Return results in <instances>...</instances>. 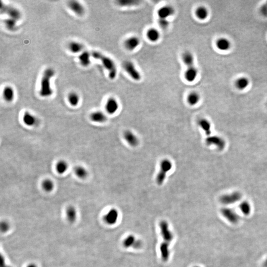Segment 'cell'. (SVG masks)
<instances>
[{"label":"cell","instance_id":"obj_1","mask_svg":"<svg viewBox=\"0 0 267 267\" xmlns=\"http://www.w3.org/2000/svg\"><path fill=\"white\" fill-rule=\"evenodd\" d=\"M55 74V70L51 68H47L43 72L39 90V95L43 98L50 97L53 94V90L51 85V80Z\"/></svg>","mask_w":267,"mask_h":267},{"label":"cell","instance_id":"obj_2","mask_svg":"<svg viewBox=\"0 0 267 267\" xmlns=\"http://www.w3.org/2000/svg\"><path fill=\"white\" fill-rule=\"evenodd\" d=\"M92 57L95 59L101 61L105 68L109 72V77L110 79H115L117 73V70L116 65L113 59L107 57L101 53L97 51H93L91 53Z\"/></svg>","mask_w":267,"mask_h":267},{"label":"cell","instance_id":"obj_3","mask_svg":"<svg viewBox=\"0 0 267 267\" xmlns=\"http://www.w3.org/2000/svg\"><path fill=\"white\" fill-rule=\"evenodd\" d=\"M0 11L2 14L4 13L7 15L9 18L14 19L17 21L19 20L21 17V14L19 9L13 6L6 5L2 1H1Z\"/></svg>","mask_w":267,"mask_h":267},{"label":"cell","instance_id":"obj_4","mask_svg":"<svg viewBox=\"0 0 267 267\" xmlns=\"http://www.w3.org/2000/svg\"><path fill=\"white\" fill-rule=\"evenodd\" d=\"M172 166V163L170 160L164 159L162 161L160 164V171L156 177L157 184L161 185L163 183L167 173L171 170Z\"/></svg>","mask_w":267,"mask_h":267},{"label":"cell","instance_id":"obj_5","mask_svg":"<svg viewBox=\"0 0 267 267\" xmlns=\"http://www.w3.org/2000/svg\"><path fill=\"white\" fill-rule=\"evenodd\" d=\"M123 68L126 72L129 74L134 81H138L141 79L140 73L137 70L134 64L130 61H126L124 63Z\"/></svg>","mask_w":267,"mask_h":267},{"label":"cell","instance_id":"obj_6","mask_svg":"<svg viewBox=\"0 0 267 267\" xmlns=\"http://www.w3.org/2000/svg\"><path fill=\"white\" fill-rule=\"evenodd\" d=\"M242 198V194L238 192H233L230 194L222 195L220 197V201L223 204H232L240 201Z\"/></svg>","mask_w":267,"mask_h":267},{"label":"cell","instance_id":"obj_7","mask_svg":"<svg viewBox=\"0 0 267 267\" xmlns=\"http://www.w3.org/2000/svg\"><path fill=\"white\" fill-rule=\"evenodd\" d=\"M222 215L224 217L233 224H236L240 221V217L238 214L232 209L228 207H224L221 209Z\"/></svg>","mask_w":267,"mask_h":267},{"label":"cell","instance_id":"obj_8","mask_svg":"<svg viewBox=\"0 0 267 267\" xmlns=\"http://www.w3.org/2000/svg\"><path fill=\"white\" fill-rule=\"evenodd\" d=\"M161 234L164 242L169 243L173 239V235L169 228V225L165 221H162L160 223Z\"/></svg>","mask_w":267,"mask_h":267},{"label":"cell","instance_id":"obj_9","mask_svg":"<svg viewBox=\"0 0 267 267\" xmlns=\"http://www.w3.org/2000/svg\"><path fill=\"white\" fill-rule=\"evenodd\" d=\"M206 144L208 146L214 145L220 150H222L226 146L225 140L219 136H209L205 140Z\"/></svg>","mask_w":267,"mask_h":267},{"label":"cell","instance_id":"obj_10","mask_svg":"<svg viewBox=\"0 0 267 267\" xmlns=\"http://www.w3.org/2000/svg\"><path fill=\"white\" fill-rule=\"evenodd\" d=\"M67 6L71 11L78 16H82L85 13V8L82 4L78 1H69L67 3Z\"/></svg>","mask_w":267,"mask_h":267},{"label":"cell","instance_id":"obj_11","mask_svg":"<svg viewBox=\"0 0 267 267\" xmlns=\"http://www.w3.org/2000/svg\"><path fill=\"white\" fill-rule=\"evenodd\" d=\"M175 13V9L170 6H165L160 7L157 11L159 19H167Z\"/></svg>","mask_w":267,"mask_h":267},{"label":"cell","instance_id":"obj_12","mask_svg":"<svg viewBox=\"0 0 267 267\" xmlns=\"http://www.w3.org/2000/svg\"><path fill=\"white\" fill-rule=\"evenodd\" d=\"M105 110L109 114H113L116 113L119 109V104L117 100L113 98H110L105 104Z\"/></svg>","mask_w":267,"mask_h":267},{"label":"cell","instance_id":"obj_13","mask_svg":"<svg viewBox=\"0 0 267 267\" xmlns=\"http://www.w3.org/2000/svg\"><path fill=\"white\" fill-rule=\"evenodd\" d=\"M140 44V40L136 36L128 38L124 42V46L127 50L132 51L135 50Z\"/></svg>","mask_w":267,"mask_h":267},{"label":"cell","instance_id":"obj_14","mask_svg":"<svg viewBox=\"0 0 267 267\" xmlns=\"http://www.w3.org/2000/svg\"><path fill=\"white\" fill-rule=\"evenodd\" d=\"M118 218V212L115 209H111L105 216L104 220L105 222L109 225L115 224L117 221Z\"/></svg>","mask_w":267,"mask_h":267},{"label":"cell","instance_id":"obj_15","mask_svg":"<svg viewBox=\"0 0 267 267\" xmlns=\"http://www.w3.org/2000/svg\"><path fill=\"white\" fill-rule=\"evenodd\" d=\"M198 70L194 66L187 67L184 73V79L188 82H194L198 75Z\"/></svg>","mask_w":267,"mask_h":267},{"label":"cell","instance_id":"obj_16","mask_svg":"<svg viewBox=\"0 0 267 267\" xmlns=\"http://www.w3.org/2000/svg\"><path fill=\"white\" fill-rule=\"evenodd\" d=\"M22 120L24 124L28 127L34 126L38 123V119L36 117L28 111L24 113Z\"/></svg>","mask_w":267,"mask_h":267},{"label":"cell","instance_id":"obj_17","mask_svg":"<svg viewBox=\"0 0 267 267\" xmlns=\"http://www.w3.org/2000/svg\"><path fill=\"white\" fill-rule=\"evenodd\" d=\"M92 57L91 53L88 51H84L80 53L78 56V60L80 64L83 67H88L91 64V57Z\"/></svg>","mask_w":267,"mask_h":267},{"label":"cell","instance_id":"obj_18","mask_svg":"<svg viewBox=\"0 0 267 267\" xmlns=\"http://www.w3.org/2000/svg\"><path fill=\"white\" fill-rule=\"evenodd\" d=\"M90 117L92 121L97 123H102L107 120V117L105 114L101 111H97L92 113Z\"/></svg>","mask_w":267,"mask_h":267},{"label":"cell","instance_id":"obj_19","mask_svg":"<svg viewBox=\"0 0 267 267\" xmlns=\"http://www.w3.org/2000/svg\"><path fill=\"white\" fill-rule=\"evenodd\" d=\"M217 48L221 51H227L230 49L231 43L228 39L225 38H221L216 42Z\"/></svg>","mask_w":267,"mask_h":267},{"label":"cell","instance_id":"obj_20","mask_svg":"<svg viewBox=\"0 0 267 267\" xmlns=\"http://www.w3.org/2000/svg\"><path fill=\"white\" fill-rule=\"evenodd\" d=\"M3 97L5 101L8 103L13 101L15 98V91L13 89L9 86H7L3 91Z\"/></svg>","mask_w":267,"mask_h":267},{"label":"cell","instance_id":"obj_21","mask_svg":"<svg viewBox=\"0 0 267 267\" xmlns=\"http://www.w3.org/2000/svg\"><path fill=\"white\" fill-rule=\"evenodd\" d=\"M124 137L127 142L132 146H136L138 144V140L136 136L130 131H126Z\"/></svg>","mask_w":267,"mask_h":267},{"label":"cell","instance_id":"obj_22","mask_svg":"<svg viewBox=\"0 0 267 267\" xmlns=\"http://www.w3.org/2000/svg\"><path fill=\"white\" fill-rule=\"evenodd\" d=\"M68 49L71 53H81L83 52L84 47L81 43L76 41H72L69 43Z\"/></svg>","mask_w":267,"mask_h":267},{"label":"cell","instance_id":"obj_23","mask_svg":"<svg viewBox=\"0 0 267 267\" xmlns=\"http://www.w3.org/2000/svg\"><path fill=\"white\" fill-rule=\"evenodd\" d=\"M182 61L187 67L194 66V55L190 52H186L182 54Z\"/></svg>","mask_w":267,"mask_h":267},{"label":"cell","instance_id":"obj_24","mask_svg":"<svg viewBox=\"0 0 267 267\" xmlns=\"http://www.w3.org/2000/svg\"><path fill=\"white\" fill-rule=\"evenodd\" d=\"M69 168L67 162L64 160H61L57 162L55 165V170L59 175H63L67 172Z\"/></svg>","mask_w":267,"mask_h":267},{"label":"cell","instance_id":"obj_25","mask_svg":"<svg viewBox=\"0 0 267 267\" xmlns=\"http://www.w3.org/2000/svg\"><path fill=\"white\" fill-rule=\"evenodd\" d=\"M198 124L203 130L204 131L205 133L207 136H209L211 134V124L208 120H207L206 119H205V118H201L200 120H198Z\"/></svg>","mask_w":267,"mask_h":267},{"label":"cell","instance_id":"obj_26","mask_svg":"<svg viewBox=\"0 0 267 267\" xmlns=\"http://www.w3.org/2000/svg\"><path fill=\"white\" fill-rule=\"evenodd\" d=\"M74 172L75 175L80 179H85L88 176V171L84 167L82 166H77L74 168Z\"/></svg>","mask_w":267,"mask_h":267},{"label":"cell","instance_id":"obj_27","mask_svg":"<svg viewBox=\"0 0 267 267\" xmlns=\"http://www.w3.org/2000/svg\"><path fill=\"white\" fill-rule=\"evenodd\" d=\"M148 39L152 42H156L160 38V34L159 31L155 28H150L146 33Z\"/></svg>","mask_w":267,"mask_h":267},{"label":"cell","instance_id":"obj_28","mask_svg":"<svg viewBox=\"0 0 267 267\" xmlns=\"http://www.w3.org/2000/svg\"><path fill=\"white\" fill-rule=\"evenodd\" d=\"M160 253L162 260L166 262L169 258L170 251L169 249V244L163 242L161 243L160 246Z\"/></svg>","mask_w":267,"mask_h":267},{"label":"cell","instance_id":"obj_29","mask_svg":"<svg viewBox=\"0 0 267 267\" xmlns=\"http://www.w3.org/2000/svg\"><path fill=\"white\" fill-rule=\"evenodd\" d=\"M209 12L206 7L204 6H200L197 7L195 11V15L198 19L201 20H204L207 18Z\"/></svg>","mask_w":267,"mask_h":267},{"label":"cell","instance_id":"obj_30","mask_svg":"<svg viewBox=\"0 0 267 267\" xmlns=\"http://www.w3.org/2000/svg\"><path fill=\"white\" fill-rule=\"evenodd\" d=\"M249 83V80L247 78L241 77L236 80L235 85L238 90H243L248 86Z\"/></svg>","mask_w":267,"mask_h":267},{"label":"cell","instance_id":"obj_31","mask_svg":"<svg viewBox=\"0 0 267 267\" xmlns=\"http://www.w3.org/2000/svg\"><path fill=\"white\" fill-rule=\"evenodd\" d=\"M77 211L73 206L68 207L66 210L67 219L70 223H74L77 219Z\"/></svg>","mask_w":267,"mask_h":267},{"label":"cell","instance_id":"obj_32","mask_svg":"<svg viewBox=\"0 0 267 267\" xmlns=\"http://www.w3.org/2000/svg\"><path fill=\"white\" fill-rule=\"evenodd\" d=\"M67 100L71 106L73 107H77L79 103V96L76 93L71 92L68 94Z\"/></svg>","mask_w":267,"mask_h":267},{"label":"cell","instance_id":"obj_33","mask_svg":"<svg viewBox=\"0 0 267 267\" xmlns=\"http://www.w3.org/2000/svg\"><path fill=\"white\" fill-rule=\"evenodd\" d=\"M17 20H15L14 19L9 17L7 19H4V24L6 27L7 28V29L11 31H14L17 30Z\"/></svg>","mask_w":267,"mask_h":267},{"label":"cell","instance_id":"obj_34","mask_svg":"<svg viewBox=\"0 0 267 267\" xmlns=\"http://www.w3.org/2000/svg\"><path fill=\"white\" fill-rule=\"evenodd\" d=\"M200 96L199 94L195 92L190 93L187 98V101L190 105L192 106L197 105L200 101Z\"/></svg>","mask_w":267,"mask_h":267},{"label":"cell","instance_id":"obj_35","mask_svg":"<svg viewBox=\"0 0 267 267\" xmlns=\"http://www.w3.org/2000/svg\"><path fill=\"white\" fill-rule=\"evenodd\" d=\"M42 187L44 191L50 192L53 190L55 188V184L51 179H45L42 182Z\"/></svg>","mask_w":267,"mask_h":267},{"label":"cell","instance_id":"obj_36","mask_svg":"<svg viewBox=\"0 0 267 267\" xmlns=\"http://www.w3.org/2000/svg\"><path fill=\"white\" fill-rule=\"evenodd\" d=\"M240 210L245 216L250 215L251 211V207L250 203L247 201H243L240 204Z\"/></svg>","mask_w":267,"mask_h":267},{"label":"cell","instance_id":"obj_37","mask_svg":"<svg viewBox=\"0 0 267 267\" xmlns=\"http://www.w3.org/2000/svg\"><path fill=\"white\" fill-rule=\"evenodd\" d=\"M136 240L135 237L133 235H130L126 238L123 241V245L124 247L128 248L130 247H134V244L136 242Z\"/></svg>","mask_w":267,"mask_h":267},{"label":"cell","instance_id":"obj_38","mask_svg":"<svg viewBox=\"0 0 267 267\" xmlns=\"http://www.w3.org/2000/svg\"><path fill=\"white\" fill-rule=\"evenodd\" d=\"M118 4L122 6H130L134 5L136 3H138V1H118Z\"/></svg>","mask_w":267,"mask_h":267},{"label":"cell","instance_id":"obj_39","mask_svg":"<svg viewBox=\"0 0 267 267\" xmlns=\"http://www.w3.org/2000/svg\"><path fill=\"white\" fill-rule=\"evenodd\" d=\"M158 23L159 26L162 28H166L169 24L167 19H159Z\"/></svg>","mask_w":267,"mask_h":267},{"label":"cell","instance_id":"obj_40","mask_svg":"<svg viewBox=\"0 0 267 267\" xmlns=\"http://www.w3.org/2000/svg\"><path fill=\"white\" fill-rule=\"evenodd\" d=\"M9 225L6 221H3L1 223V230L3 232H6L9 230Z\"/></svg>","mask_w":267,"mask_h":267},{"label":"cell","instance_id":"obj_41","mask_svg":"<svg viewBox=\"0 0 267 267\" xmlns=\"http://www.w3.org/2000/svg\"><path fill=\"white\" fill-rule=\"evenodd\" d=\"M260 13L264 17H267V4L263 5L260 8Z\"/></svg>","mask_w":267,"mask_h":267},{"label":"cell","instance_id":"obj_42","mask_svg":"<svg viewBox=\"0 0 267 267\" xmlns=\"http://www.w3.org/2000/svg\"><path fill=\"white\" fill-rule=\"evenodd\" d=\"M142 241L139 240H136V243L134 244V248H140V247H142Z\"/></svg>","mask_w":267,"mask_h":267},{"label":"cell","instance_id":"obj_43","mask_svg":"<svg viewBox=\"0 0 267 267\" xmlns=\"http://www.w3.org/2000/svg\"><path fill=\"white\" fill-rule=\"evenodd\" d=\"M263 267H267V258H266V259L264 262Z\"/></svg>","mask_w":267,"mask_h":267},{"label":"cell","instance_id":"obj_44","mask_svg":"<svg viewBox=\"0 0 267 267\" xmlns=\"http://www.w3.org/2000/svg\"><path fill=\"white\" fill-rule=\"evenodd\" d=\"M27 267H37V266L35 265V264H30Z\"/></svg>","mask_w":267,"mask_h":267},{"label":"cell","instance_id":"obj_45","mask_svg":"<svg viewBox=\"0 0 267 267\" xmlns=\"http://www.w3.org/2000/svg\"><path fill=\"white\" fill-rule=\"evenodd\" d=\"M7 267V266H6V265H5V266H4L3 267Z\"/></svg>","mask_w":267,"mask_h":267},{"label":"cell","instance_id":"obj_46","mask_svg":"<svg viewBox=\"0 0 267 267\" xmlns=\"http://www.w3.org/2000/svg\"><path fill=\"white\" fill-rule=\"evenodd\" d=\"M198 267V266H196V267Z\"/></svg>","mask_w":267,"mask_h":267},{"label":"cell","instance_id":"obj_47","mask_svg":"<svg viewBox=\"0 0 267 267\" xmlns=\"http://www.w3.org/2000/svg\"><path fill=\"white\" fill-rule=\"evenodd\" d=\"M266 4H267V3H266Z\"/></svg>","mask_w":267,"mask_h":267},{"label":"cell","instance_id":"obj_48","mask_svg":"<svg viewBox=\"0 0 267 267\" xmlns=\"http://www.w3.org/2000/svg\"></svg>","mask_w":267,"mask_h":267}]
</instances>
